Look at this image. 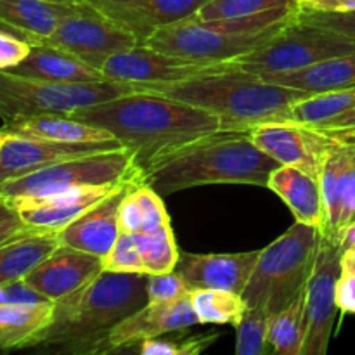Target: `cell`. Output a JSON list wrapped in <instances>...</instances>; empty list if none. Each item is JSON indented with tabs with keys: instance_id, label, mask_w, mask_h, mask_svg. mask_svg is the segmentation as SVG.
<instances>
[{
	"instance_id": "ac0fdd59",
	"label": "cell",
	"mask_w": 355,
	"mask_h": 355,
	"mask_svg": "<svg viewBox=\"0 0 355 355\" xmlns=\"http://www.w3.org/2000/svg\"><path fill=\"white\" fill-rule=\"evenodd\" d=\"M260 250L245 253H182L175 270L193 290L211 288L243 293L248 284Z\"/></svg>"
},
{
	"instance_id": "ffe728a7",
	"label": "cell",
	"mask_w": 355,
	"mask_h": 355,
	"mask_svg": "<svg viewBox=\"0 0 355 355\" xmlns=\"http://www.w3.org/2000/svg\"><path fill=\"white\" fill-rule=\"evenodd\" d=\"M125 182H132V180L103 184V186L76 187V189L66 191V193L55 194V196L24 203L16 210H19L21 217L30 227L59 232L73 220H76L80 215L106 200L116 189H120ZM137 182H142V180H137Z\"/></svg>"
},
{
	"instance_id": "f35d334b",
	"label": "cell",
	"mask_w": 355,
	"mask_h": 355,
	"mask_svg": "<svg viewBox=\"0 0 355 355\" xmlns=\"http://www.w3.org/2000/svg\"><path fill=\"white\" fill-rule=\"evenodd\" d=\"M31 42L14 35L10 31L0 30V71H9L19 64L31 51Z\"/></svg>"
},
{
	"instance_id": "d4e9b609",
	"label": "cell",
	"mask_w": 355,
	"mask_h": 355,
	"mask_svg": "<svg viewBox=\"0 0 355 355\" xmlns=\"http://www.w3.org/2000/svg\"><path fill=\"white\" fill-rule=\"evenodd\" d=\"M83 0L76 3H59L49 0H0V21L23 31L40 44L66 16L75 12Z\"/></svg>"
},
{
	"instance_id": "4dcf8cb0",
	"label": "cell",
	"mask_w": 355,
	"mask_h": 355,
	"mask_svg": "<svg viewBox=\"0 0 355 355\" xmlns=\"http://www.w3.org/2000/svg\"><path fill=\"white\" fill-rule=\"evenodd\" d=\"M134 236L144 266V274L151 276L175 270L180 252L177 248L172 225L168 224L153 232H137Z\"/></svg>"
},
{
	"instance_id": "d590c367",
	"label": "cell",
	"mask_w": 355,
	"mask_h": 355,
	"mask_svg": "<svg viewBox=\"0 0 355 355\" xmlns=\"http://www.w3.org/2000/svg\"><path fill=\"white\" fill-rule=\"evenodd\" d=\"M146 291H148L149 304H172L180 298L189 297L193 288L177 270H172V272L148 276Z\"/></svg>"
},
{
	"instance_id": "bcb514c9",
	"label": "cell",
	"mask_w": 355,
	"mask_h": 355,
	"mask_svg": "<svg viewBox=\"0 0 355 355\" xmlns=\"http://www.w3.org/2000/svg\"><path fill=\"white\" fill-rule=\"evenodd\" d=\"M342 272H355V225L347 232L342 245V257H340Z\"/></svg>"
},
{
	"instance_id": "5bb4252c",
	"label": "cell",
	"mask_w": 355,
	"mask_h": 355,
	"mask_svg": "<svg viewBox=\"0 0 355 355\" xmlns=\"http://www.w3.org/2000/svg\"><path fill=\"white\" fill-rule=\"evenodd\" d=\"M259 149L281 165L298 166L319 179L322 159L331 146L333 137L311 125L279 121L263 123L250 132Z\"/></svg>"
},
{
	"instance_id": "f6af8a7d",
	"label": "cell",
	"mask_w": 355,
	"mask_h": 355,
	"mask_svg": "<svg viewBox=\"0 0 355 355\" xmlns=\"http://www.w3.org/2000/svg\"><path fill=\"white\" fill-rule=\"evenodd\" d=\"M315 128H319V130H322L324 134H328L329 137L338 134H345V132H355V107L347 111V113L340 114V116L333 118V120L326 121V123L318 125Z\"/></svg>"
},
{
	"instance_id": "83f0119b",
	"label": "cell",
	"mask_w": 355,
	"mask_h": 355,
	"mask_svg": "<svg viewBox=\"0 0 355 355\" xmlns=\"http://www.w3.org/2000/svg\"><path fill=\"white\" fill-rule=\"evenodd\" d=\"M307 333L305 290L290 305L269 318V343L274 354L302 355Z\"/></svg>"
},
{
	"instance_id": "5b68a950",
	"label": "cell",
	"mask_w": 355,
	"mask_h": 355,
	"mask_svg": "<svg viewBox=\"0 0 355 355\" xmlns=\"http://www.w3.org/2000/svg\"><path fill=\"white\" fill-rule=\"evenodd\" d=\"M321 232L314 225L295 224L260 250L241 297L246 307H262L269 315L290 305L307 286L318 257Z\"/></svg>"
},
{
	"instance_id": "f546056e",
	"label": "cell",
	"mask_w": 355,
	"mask_h": 355,
	"mask_svg": "<svg viewBox=\"0 0 355 355\" xmlns=\"http://www.w3.org/2000/svg\"><path fill=\"white\" fill-rule=\"evenodd\" d=\"M355 107V85L347 89L331 90V92L315 94V96L305 97L298 101L291 107V121L302 125H318L326 123L340 114Z\"/></svg>"
},
{
	"instance_id": "d6a6232c",
	"label": "cell",
	"mask_w": 355,
	"mask_h": 355,
	"mask_svg": "<svg viewBox=\"0 0 355 355\" xmlns=\"http://www.w3.org/2000/svg\"><path fill=\"white\" fill-rule=\"evenodd\" d=\"M279 7H300L298 0H208L200 12L194 16L198 21L229 19V17L252 16L263 10Z\"/></svg>"
},
{
	"instance_id": "8fae6325",
	"label": "cell",
	"mask_w": 355,
	"mask_h": 355,
	"mask_svg": "<svg viewBox=\"0 0 355 355\" xmlns=\"http://www.w3.org/2000/svg\"><path fill=\"white\" fill-rule=\"evenodd\" d=\"M342 245L322 238L319 243L314 269L305 286L307 333L302 355H326L336 321V284L342 266Z\"/></svg>"
},
{
	"instance_id": "b9f144b4",
	"label": "cell",
	"mask_w": 355,
	"mask_h": 355,
	"mask_svg": "<svg viewBox=\"0 0 355 355\" xmlns=\"http://www.w3.org/2000/svg\"><path fill=\"white\" fill-rule=\"evenodd\" d=\"M336 305L343 314L355 315V272L340 274L336 284Z\"/></svg>"
},
{
	"instance_id": "44dd1931",
	"label": "cell",
	"mask_w": 355,
	"mask_h": 355,
	"mask_svg": "<svg viewBox=\"0 0 355 355\" xmlns=\"http://www.w3.org/2000/svg\"><path fill=\"white\" fill-rule=\"evenodd\" d=\"M9 71L61 83H90L106 80L99 69L87 64L75 54L45 42L31 45L30 54Z\"/></svg>"
},
{
	"instance_id": "60d3db41",
	"label": "cell",
	"mask_w": 355,
	"mask_h": 355,
	"mask_svg": "<svg viewBox=\"0 0 355 355\" xmlns=\"http://www.w3.org/2000/svg\"><path fill=\"white\" fill-rule=\"evenodd\" d=\"M135 186H137V184H134V186L127 191V194H125L123 200H121L120 208H118V224H120V232H128V234H137V232H142V211L134 193Z\"/></svg>"
},
{
	"instance_id": "9c48e42d",
	"label": "cell",
	"mask_w": 355,
	"mask_h": 355,
	"mask_svg": "<svg viewBox=\"0 0 355 355\" xmlns=\"http://www.w3.org/2000/svg\"><path fill=\"white\" fill-rule=\"evenodd\" d=\"M283 28L259 35H231L211 30L201 21L191 17L156 28L146 40V45L155 51L179 55V58L218 62L238 61L243 55L267 44Z\"/></svg>"
},
{
	"instance_id": "7a4b0ae2",
	"label": "cell",
	"mask_w": 355,
	"mask_h": 355,
	"mask_svg": "<svg viewBox=\"0 0 355 355\" xmlns=\"http://www.w3.org/2000/svg\"><path fill=\"white\" fill-rule=\"evenodd\" d=\"M142 92L201 107L220 120V130L252 132L263 123L291 121L295 103L311 97L304 90L277 85L260 78L238 64L211 75L194 76L180 82L141 83Z\"/></svg>"
},
{
	"instance_id": "e0dca14e",
	"label": "cell",
	"mask_w": 355,
	"mask_h": 355,
	"mask_svg": "<svg viewBox=\"0 0 355 355\" xmlns=\"http://www.w3.org/2000/svg\"><path fill=\"white\" fill-rule=\"evenodd\" d=\"M103 272V259L71 246L59 245L26 277L35 291L51 302H58L89 284Z\"/></svg>"
},
{
	"instance_id": "277c9868",
	"label": "cell",
	"mask_w": 355,
	"mask_h": 355,
	"mask_svg": "<svg viewBox=\"0 0 355 355\" xmlns=\"http://www.w3.org/2000/svg\"><path fill=\"white\" fill-rule=\"evenodd\" d=\"M148 274L103 272L54 302V318L33 347L58 354L101 355L107 335L148 302Z\"/></svg>"
},
{
	"instance_id": "4fadbf2b",
	"label": "cell",
	"mask_w": 355,
	"mask_h": 355,
	"mask_svg": "<svg viewBox=\"0 0 355 355\" xmlns=\"http://www.w3.org/2000/svg\"><path fill=\"white\" fill-rule=\"evenodd\" d=\"M319 184L322 194V238L343 245L355 225V142L333 139L322 159Z\"/></svg>"
},
{
	"instance_id": "9a60e30c",
	"label": "cell",
	"mask_w": 355,
	"mask_h": 355,
	"mask_svg": "<svg viewBox=\"0 0 355 355\" xmlns=\"http://www.w3.org/2000/svg\"><path fill=\"white\" fill-rule=\"evenodd\" d=\"M196 324H200V321L191 304V295L172 304L146 302V305H142L137 312L114 326L101 349V355L134 349L137 343L141 345L144 340L184 331Z\"/></svg>"
},
{
	"instance_id": "2e32d148",
	"label": "cell",
	"mask_w": 355,
	"mask_h": 355,
	"mask_svg": "<svg viewBox=\"0 0 355 355\" xmlns=\"http://www.w3.org/2000/svg\"><path fill=\"white\" fill-rule=\"evenodd\" d=\"M116 148L121 144L114 139L104 142H51L10 135L0 151V186L64 159Z\"/></svg>"
},
{
	"instance_id": "7dc6e473",
	"label": "cell",
	"mask_w": 355,
	"mask_h": 355,
	"mask_svg": "<svg viewBox=\"0 0 355 355\" xmlns=\"http://www.w3.org/2000/svg\"><path fill=\"white\" fill-rule=\"evenodd\" d=\"M0 30H6V31H10V33H14V35H19V37L26 38V40H30V42H31V44H33V40H31V38H30V37H28V35H26V33H23V31L16 30V28H12V26H10V24L3 23V21H0Z\"/></svg>"
},
{
	"instance_id": "52a82bcc",
	"label": "cell",
	"mask_w": 355,
	"mask_h": 355,
	"mask_svg": "<svg viewBox=\"0 0 355 355\" xmlns=\"http://www.w3.org/2000/svg\"><path fill=\"white\" fill-rule=\"evenodd\" d=\"M132 92H142L141 83L113 80L61 83L0 71V120H3V123H10L40 114H69L80 107L92 106Z\"/></svg>"
},
{
	"instance_id": "836d02e7",
	"label": "cell",
	"mask_w": 355,
	"mask_h": 355,
	"mask_svg": "<svg viewBox=\"0 0 355 355\" xmlns=\"http://www.w3.org/2000/svg\"><path fill=\"white\" fill-rule=\"evenodd\" d=\"M103 270L116 274H144V266L134 234L120 232L113 248L103 259Z\"/></svg>"
},
{
	"instance_id": "ee69618b",
	"label": "cell",
	"mask_w": 355,
	"mask_h": 355,
	"mask_svg": "<svg viewBox=\"0 0 355 355\" xmlns=\"http://www.w3.org/2000/svg\"><path fill=\"white\" fill-rule=\"evenodd\" d=\"M300 10H322V12H345L355 10V0H298Z\"/></svg>"
},
{
	"instance_id": "ab89813d",
	"label": "cell",
	"mask_w": 355,
	"mask_h": 355,
	"mask_svg": "<svg viewBox=\"0 0 355 355\" xmlns=\"http://www.w3.org/2000/svg\"><path fill=\"white\" fill-rule=\"evenodd\" d=\"M31 229L33 227H30L21 217L19 210H16L9 201L0 198V246L9 243L10 239L17 238V236L24 234V232L31 231Z\"/></svg>"
},
{
	"instance_id": "cb8c5ba5",
	"label": "cell",
	"mask_w": 355,
	"mask_h": 355,
	"mask_svg": "<svg viewBox=\"0 0 355 355\" xmlns=\"http://www.w3.org/2000/svg\"><path fill=\"white\" fill-rule=\"evenodd\" d=\"M2 130L12 137L51 142H104L114 139L110 132L76 120L69 114H40V116L23 118V120L3 123Z\"/></svg>"
},
{
	"instance_id": "ba28073f",
	"label": "cell",
	"mask_w": 355,
	"mask_h": 355,
	"mask_svg": "<svg viewBox=\"0 0 355 355\" xmlns=\"http://www.w3.org/2000/svg\"><path fill=\"white\" fill-rule=\"evenodd\" d=\"M350 52H355V44L349 38L324 28L302 23L295 17L276 37L257 51L243 55L238 62L243 69L259 75L293 71Z\"/></svg>"
},
{
	"instance_id": "6da1fadb",
	"label": "cell",
	"mask_w": 355,
	"mask_h": 355,
	"mask_svg": "<svg viewBox=\"0 0 355 355\" xmlns=\"http://www.w3.org/2000/svg\"><path fill=\"white\" fill-rule=\"evenodd\" d=\"M110 132L144 172L156 158L220 130L214 113L153 92H132L69 113Z\"/></svg>"
},
{
	"instance_id": "74e56055",
	"label": "cell",
	"mask_w": 355,
	"mask_h": 355,
	"mask_svg": "<svg viewBox=\"0 0 355 355\" xmlns=\"http://www.w3.org/2000/svg\"><path fill=\"white\" fill-rule=\"evenodd\" d=\"M298 21L335 31L355 44V10L345 12H322V10H298Z\"/></svg>"
},
{
	"instance_id": "c3c4849f",
	"label": "cell",
	"mask_w": 355,
	"mask_h": 355,
	"mask_svg": "<svg viewBox=\"0 0 355 355\" xmlns=\"http://www.w3.org/2000/svg\"><path fill=\"white\" fill-rule=\"evenodd\" d=\"M333 139H336V141H343V142H355V132H345V134L333 135Z\"/></svg>"
},
{
	"instance_id": "1f68e13d",
	"label": "cell",
	"mask_w": 355,
	"mask_h": 355,
	"mask_svg": "<svg viewBox=\"0 0 355 355\" xmlns=\"http://www.w3.org/2000/svg\"><path fill=\"white\" fill-rule=\"evenodd\" d=\"M269 318L262 307H248L236 324V355H267L274 352L269 343Z\"/></svg>"
},
{
	"instance_id": "f907efd6",
	"label": "cell",
	"mask_w": 355,
	"mask_h": 355,
	"mask_svg": "<svg viewBox=\"0 0 355 355\" xmlns=\"http://www.w3.org/2000/svg\"><path fill=\"white\" fill-rule=\"evenodd\" d=\"M49 2H59V3H76L80 0H49Z\"/></svg>"
},
{
	"instance_id": "681fc988",
	"label": "cell",
	"mask_w": 355,
	"mask_h": 355,
	"mask_svg": "<svg viewBox=\"0 0 355 355\" xmlns=\"http://www.w3.org/2000/svg\"><path fill=\"white\" fill-rule=\"evenodd\" d=\"M9 137L10 135L7 134V132H3L2 128H0V151H2V148H3V144H6L7 141H9Z\"/></svg>"
},
{
	"instance_id": "8992f818",
	"label": "cell",
	"mask_w": 355,
	"mask_h": 355,
	"mask_svg": "<svg viewBox=\"0 0 355 355\" xmlns=\"http://www.w3.org/2000/svg\"><path fill=\"white\" fill-rule=\"evenodd\" d=\"M142 180L144 173L123 146L54 163L28 175L7 180L0 186V198L14 208L85 186Z\"/></svg>"
},
{
	"instance_id": "484cf974",
	"label": "cell",
	"mask_w": 355,
	"mask_h": 355,
	"mask_svg": "<svg viewBox=\"0 0 355 355\" xmlns=\"http://www.w3.org/2000/svg\"><path fill=\"white\" fill-rule=\"evenodd\" d=\"M59 245L55 231L31 229L0 246V284L24 279Z\"/></svg>"
},
{
	"instance_id": "e575fe53",
	"label": "cell",
	"mask_w": 355,
	"mask_h": 355,
	"mask_svg": "<svg viewBox=\"0 0 355 355\" xmlns=\"http://www.w3.org/2000/svg\"><path fill=\"white\" fill-rule=\"evenodd\" d=\"M207 2L208 0H148L146 10L156 30L166 24L191 19Z\"/></svg>"
},
{
	"instance_id": "7402d4cb",
	"label": "cell",
	"mask_w": 355,
	"mask_h": 355,
	"mask_svg": "<svg viewBox=\"0 0 355 355\" xmlns=\"http://www.w3.org/2000/svg\"><path fill=\"white\" fill-rule=\"evenodd\" d=\"M267 187L286 203L295 220L321 229L322 194L318 177L298 166L279 165L270 173Z\"/></svg>"
},
{
	"instance_id": "7bdbcfd3",
	"label": "cell",
	"mask_w": 355,
	"mask_h": 355,
	"mask_svg": "<svg viewBox=\"0 0 355 355\" xmlns=\"http://www.w3.org/2000/svg\"><path fill=\"white\" fill-rule=\"evenodd\" d=\"M141 355H180V342L170 338H149L139 345Z\"/></svg>"
},
{
	"instance_id": "30bf717a",
	"label": "cell",
	"mask_w": 355,
	"mask_h": 355,
	"mask_svg": "<svg viewBox=\"0 0 355 355\" xmlns=\"http://www.w3.org/2000/svg\"><path fill=\"white\" fill-rule=\"evenodd\" d=\"M44 42L71 52L99 71L107 59L139 44L135 35L107 19L87 0L66 16Z\"/></svg>"
},
{
	"instance_id": "f1b7e54d",
	"label": "cell",
	"mask_w": 355,
	"mask_h": 355,
	"mask_svg": "<svg viewBox=\"0 0 355 355\" xmlns=\"http://www.w3.org/2000/svg\"><path fill=\"white\" fill-rule=\"evenodd\" d=\"M191 304L200 324L236 326L248 309L239 293L211 288H196L191 291Z\"/></svg>"
},
{
	"instance_id": "4316f807",
	"label": "cell",
	"mask_w": 355,
	"mask_h": 355,
	"mask_svg": "<svg viewBox=\"0 0 355 355\" xmlns=\"http://www.w3.org/2000/svg\"><path fill=\"white\" fill-rule=\"evenodd\" d=\"M54 318V302L0 305V349H31Z\"/></svg>"
},
{
	"instance_id": "3957f363",
	"label": "cell",
	"mask_w": 355,
	"mask_h": 355,
	"mask_svg": "<svg viewBox=\"0 0 355 355\" xmlns=\"http://www.w3.org/2000/svg\"><path fill=\"white\" fill-rule=\"evenodd\" d=\"M281 163L259 149L250 132L217 130L156 158L144 184L162 196L210 184L266 186Z\"/></svg>"
},
{
	"instance_id": "603a6c76",
	"label": "cell",
	"mask_w": 355,
	"mask_h": 355,
	"mask_svg": "<svg viewBox=\"0 0 355 355\" xmlns=\"http://www.w3.org/2000/svg\"><path fill=\"white\" fill-rule=\"evenodd\" d=\"M259 76L270 83L304 90L311 96L347 89L355 85V52L335 55L293 71L259 73Z\"/></svg>"
},
{
	"instance_id": "d6986e66",
	"label": "cell",
	"mask_w": 355,
	"mask_h": 355,
	"mask_svg": "<svg viewBox=\"0 0 355 355\" xmlns=\"http://www.w3.org/2000/svg\"><path fill=\"white\" fill-rule=\"evenodd\" d=\"M134 184H141L137 180L125 182L120 189L97 203L85 214L80 215L76 220L66 225L58 232L59 243L92 255L104 257L110 253L113 245L120 236V224H118V208L121 200Z\"/></svg>"
},
{
	"instance_id": "8d00e7d4",
	"label": "cell",
	"mask_w": 355,
	"mask_h": 355,
	"mask_svg": "<svg viewBox=\"0 0 355 355\" xmlns=\"http://www.w3.org/2000/svg\"><path fill=\"white\" fill-rule=\"evenodd\" d=\"M135 198L142 211V232H153L170 224L168 211L162 200V194L156 193L148 184H137L134 187Z\"/></svg>"
},
{
	"instance_id": "7c38bea8",
	"label": "cell",
	"mask_w": 355,
	"mask_h": 355,
	"mask_svg": "<svg viewBox=\"0 0 355 355\" xmlns=\"http://www.w3.org/2000/svg\"><path fill=\"white\" fill-rule=\"evenodd\" d=\"M238 61H200L179 58L155 51L146 44H137L128 51L118 52L104 62L103 76L106 80L123 83H166L211 75L231 69Z\"/></svg>"
}]
</instances>
